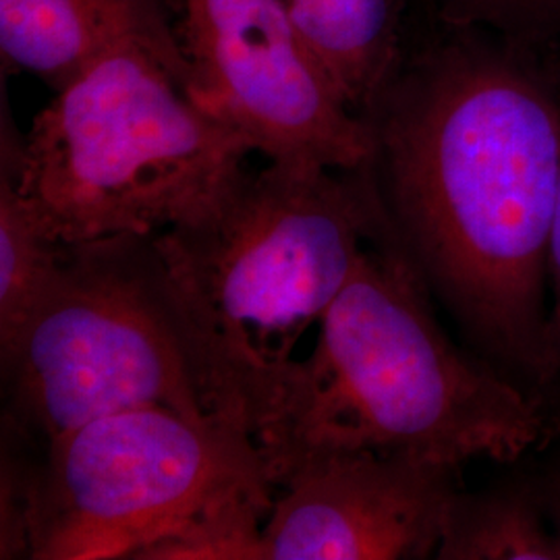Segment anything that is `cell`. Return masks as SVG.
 Returning a JSON list of instances; mask_svg holds the SVG:
<instances>
[{"instance_id":"cell-4","label":"cell","mask_w":560,"mask_h":560,"mask_svg":"<svg viewBox=\"0 0 560 560\" xmlns=\"http://www.w3.org/2000/svg\"><path fill=\"white\" fill-rule=\"evenodd\" d=\"M44 446L40 460L4 446V559H159L210 527H260L275 502L256 442L166 407L102 416Z\"/></svg>"},{"instance_id":"cell-11","label":"cell","mask_w":560,"mask_h":560,"mask_svg":"<svg viewBox=\"0 0 560 560\" xmlns=\"http://www.w3.org/2000/svg\"><path fill=\"white\" fill-rule=\"evenodd\" d=\"M436 559L560 560V540L536 480L457 490L451 499Z\"/></svg>"},{"instance_id":"cell-8","label":"cell","mask_w":560,"mask_h":560,"mask_svg":"<svg viewBox=\"0 0 560 560\" xmlns=\"http://www.w3.org/2000/svg\"><path fill=\"white\" fill-rule=\"evenodd\" d=\"M459 469L378 451H324L277 481L260 560L436 557Z\"/></svg>"},{"instance_id":"cell-5","label":"cell","mask_w":560,"mask_h":560,"mask_svg":"<svg viewBox=\"0 0 560 560\" xmlns=\"http://www.w3.org/2000/svg\"><path fill=\"white\" fill-rule=\"evenodd\" d=\"M254 148L141 50L57 92L25 138L2 122V164L65 243L154 237L212 212Z\"/></svg>"},{"instance_id":"cell-1","label":"cell","mask_w":560,"mask_h":560,"mask_svg":"<svg viewBox=\"0 0 560 560\" xmlns=\"http://www.w3.org/2000/svg\"><path fill=\"white\" fill-rule=\"evenodd\" d=\"M439 23L361 119L384 214L476 353L540 402L560 187L555 59ZM541 407V405H540Z\"/></svg>"},{"instance_id":"cell-7","label":"cell","mask_w":560,"mask_h":560,"mask_svg":"<svg viewBox=\"0 0 560 560\" xmlns=\"http://www.w3.org/2000/svg\"><path fill=\"white\" fill-rule=\"evenodd\" d=\"M187 92L268 161L355 171L368 122L342 101L280 0H179Z\"/></svg>"},{"instance_id":"cell-12","label":"cell","mask_w":560,"mask_h":560,"mask_svg":"<svg viewBox=\"0 0 560 560\" xmlns=\"http://www.w3.org/2000/svg\"><path fill=\"white\" fill-rule=\"evenodd\" d=\"M67 243L20 187L11 166L0 168V349L18 335L59 268Z\"/></svg>"},{"instance_id":"cell-6","label":"cell","mask_w":560,"mask_h":560,"mask_svg":"<svg viewBox=\"0 0 560 560\" xmlns=\"http://www.w3.org/2000/svg\"><path fill=\"white\" fill-rule=\"evenodd\" d=\"M0 360L4 423L30 441L46 444L140 407L222 421L196 328L154 237L67 243Z\"/></svg>"},{"instance_id":"cell-13","label":"cell","mask_w":560,"mask_h":560,"mask_svg":"<svg viewBox=\"0 0 560 560\" xmlns=\"http://www.w3.org/2000/svg\"><path fill=\"white\" fill-rule=\"evenodd\" d=\"M436 21L476 27L538 55L560 59V0H425Z\"/></svg>"},{"instance_id":"cell-15","label":"cell","mask_w":560,"mask_h":560,"mask_svg":"<svg viewBox=\"0 0 560 560\" xmlns=\"http://www.w3.org/2000/svg\"><path fill=\"white\" fill-rule=\"evenodd\" d=\"M534 480L538 486L541 502L546 506L548 520L552 523L560 540V459L548 471H544L541 476L534 478Z\"/></svg>"},{"instance_id":"cell-2","label":"cell","mask_w":560,"mask_h":560,"mask_svg":"<svg viewBox=\"0 0 560 560\" xmlns=\"http://www.w3.org/2000/svg\"><path fill=\"white\" fill-rule=\"evenodd\" d=\"M430 289L388 219L361 249L318 324L312 353L293 361L256 444L277 481L324 451H378L460 469L517 463L550 441L540 402L436 322Z\"/></svg>"},{"instance_id":"cell-10","label":"cell","mask_w":560,"mask_h":560,"mask_svg":"<svg viewBox=\"0 0 560 560\" xmlns=\"http://www.w3.org/2000/svg\"><path fill=\"white\" fill-rule=\"evenodd\" d=\"M347 106L363 117L407 50L411 0H280Z\"/></svg>"},{"instance_id":"cell-14","label":"cell","mask_w":560,"mask_h":560,"mask_svg":"<svg viewBox=\"0 0 560 560\" xmlns=\"http://www.w3.org/2000/svg\"><path fill=\"white\" fill-rule=\"evenodd\" d=\"M555 62L560 80V59ZM540 405L550 441L560 444V187L548 247V378Z\"/></svg>"},{"instance_id":"cell-3","label":"cell","mask_w":560,"mask_h":560,"mask_svg":"<svg viewBox=\"0 0 560 560\" xmlns=\"http://www.w3.org/2000/svg\"><path fill=\"white\" fill-rule=\"evenodd\" d=\"M386 221L368 168L268 161L200 221L154 235L224 423L260 436L295 349Z\"/></svg>"},{"instance_id":"cell-9","label":"cell","mask_w":560,"mask_h":560,"mask_svg":"<svg viewBox=\"0 0 560 560\" xmlns=\"http://www.w3.org/2000/svg\"><path fill=\"white\" fill-rule=\"evenodd\" d=\"M0 50L55 92L127 50L152 55L189 85L179 0H0Z\"/></svg>"}]
</instances>
